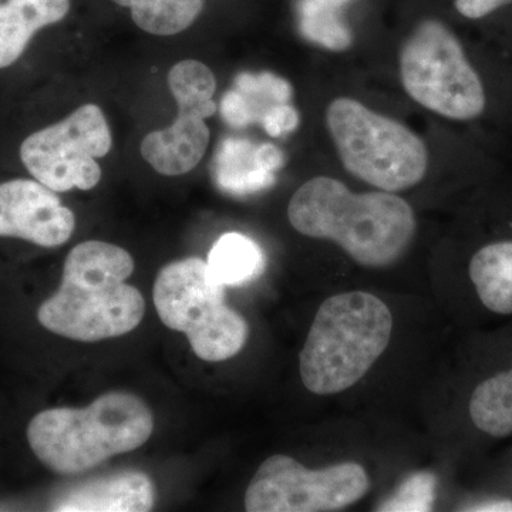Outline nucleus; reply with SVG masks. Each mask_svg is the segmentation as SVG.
<instances>
[{"instance_id":"nucleus-20","label":"nucleus","mask_w":512,"mask_h":512,"mask_svg":"<svg viewBox=\"0 0 512 512\" xmlns=\"http://www.w3.org/2000/svg\"><path fill=\"white\" fill-rule=\"evenodd\" d=\"M168 87L178 107L198 110L205 119L217 111V104L212 100L217 80L207 64L198 60H183L175 64L168 73Z\"/></svg>"},{"instance_id":"nucleus-23","label":"nucleus","mask_w":512,"mask_h":512,"mask_svg":"<svg viewBox=\"0 0 512 512\" xmlns=\"http://www.w3.org/2000/svg\"><path fill=\"white\" fill-rule=\"evenodd\" d=\"M261 124L268 136L282 137L298 128L299 114L289 103L278 104L266 111Z\"/></svg>"},{"instance_id":"nucleus-8","label":"nucleus","mask_w":512,"mask_h":512,"mask_svg":"<svg viewBox=\"0 0 512 512\" xmlns=\"http://www.w3.org/2000/svg\"><path fill=\"white\" fill-rule=\"evenodd\" d=\"M113 137L96 104H84L66 119L30 134L20 146L26 170L47 188L89 191L101 180L97 158L107 156Z\"/></svg>"},{"instance_id":"nucleus-21","label":"nucleus","mask_w":512,"mask_h":512,"mask_svg":"<svg viewBox=\"0 0 512 512\" xmlns=\"http://www.w3.org/2000/svg\"><path fill=\"white\" fill-rule=\"evenodd\" d=\"M235 90L244 97L252 123H261L266 111L278 104L289 103L293 94L289 82L268 72L238 74Z\"/></svg>"},{"instance_id":"nucleus-22","label":"nucleus","mask_w":512,"mask_h":512,"mask_svg":"<svg viewBox=\"0 0 512 512\" xmlns=\"http://www.w3.org/2000/svg\"><path fill=\"white\" fill-rule=\"evenodd\" d=\"M436 478L430 473H417L407 478L399 490L380 505L379 511H430L434 503Z\"/></svg>"},{"instance_id":"nucleus-26","label":"nucleus","mask_w":512,"mask_h":512,"mask_svg":"<svg viewBox=\"0 0 512 512\" xmlns=\"http://www.w3.org/2000/svg\"><path fill=\"white\" fill-rule=\"evenodd\" d=\"M256 158L265 170L275 173L285 163L284 153L274 144H262L256 147Z\"/></svg>"},{"instance_id":"nucleus-25","label":"nucleus","mask_w":512,"mask_h":512,"mask_svg":"<svg viewBox=\"0 0 512 512\" xmlns=\"http://www.w3.org/2000/svg\"><path fill=\"white\" fill-rule=\"evenodd\" d=\"M511 0H456V8L468 19H481Z\"/></svg>"},{"instance_id":"nucleus-12","label":"nucleus","mask_w":512,"mask_h":512,"mask_svg":"<svg viewBox=\"0 0 512 512\" xmlns=\"http://www.w3.org/2000/svg\"><path fill=\"white\" fill-rule=\"evenodd\" d=\"M156 503V488L140 471L110 474L70 488L53 510L67 512H146Z\"/></svg>"},{"instance_id":"nucleus-11","label":"nucleus","mask_w":512,"mask_h":512,"mask_svg":"<svg viewBox=\"0 0 512 512\" xmlns=\"http://www.w3.org/2000/svg\"><path fill=\"white\" fill-rule=\"evenodd\" d=\"M210 138V128L200 111L178 107V117L170 127L144 137L141 156L158 174H187L201 163Z\"/></svg>"},{"instance_id":"nucleus-7","label":"nucleus","mask_w":512,"mask_h":512,"mask_svg":"<svg viewBox=\"0 0 512 512\" xmlns=\"http://www.w3.org/2000/svg\"><path fill=\"white\" fill-rule=\"evenodd\" d=\"M400 74L407 94L424 109L458 121L483 114V83L443 23L427 20L417 26L400 53Z\"/></svg>"},{"instance_id":"nucleus-17","label":"nucleus","mask_w":512,"mask_h":512,"mask_svg":"<svg viewBox=\"0 0 512 512\" xmlns=\"http://www.w3.org/2000/svg\"><path fill=\"white\" fill-rule=\"evenodd\" d=\"M352 0H299L298 22L302 36L315 45L332 52L349 49L352 30L340 15L343 6Z\"/></svg>"},{"instance_id":"nucleus-28","label":"nucleus","mask_w":512,"mask_h":512,"mask_svg":"<svg viewBox=\"0 0 512 512\" xmlns=\"http://www.w3.org/2000/svg\"><path fill=\"white\" fill-rule=\"evenodd\" d=\"M114 3H117L119 6H123V8H133L134 5L138 2V0H113Z\"/></svg>"},{"instance_id":"nucleus-24","label":"nucleus","mask_w":512,"mask_h":512,"mask_svg":"<svg viewBox=\"0 0 512 512\" xmlns=\"http://www.w3.org/2000/svg\"><path fill=\"white\" fill-rule=\"evenodd\" d=\"M222 119L228 126L244 128L252 124L251 113H249L244 97L237 90L225 93L220 104Z\"/></svg>"},{"instance_id":"nucleus-10","label":"nucleus","mask_w":512,"mask_h":512,"mask_svg":"<svg viewBox=\"0 0 512 512\" xmlns=\"http://www.w3.org/2000/svg\"><path fill=\"white\" fill-rule=\"evenodd\" d=\"M74 228L73 211L46 185L25 178L0 184V237L56 248L72 238Z\"/></svg>"},{"instance_id":"nucleus-18","label":"nucleus","mask_w":512,"mask_h":512,"mask_svg":"<svg viewBox=\"0 0 512 512\" xmlns=\"http://www.w3.org/2000/svg\"><path fill=\"white\" fill-rule=\"evenodd\" d=\"M470 416L477 429L490 436L512 434V369L478 384L471 396Z\"/></svg>"},{"instance_id":"nucleus-5","label":"nucleus","mask_w":512,"mask_h":512,"mask_svg":"<svg viewBox=\"0 0 512 512\" xmlns=\"http://www.w3.org/2000/svg\"><path fill=\"white\" fill-rule=\"evenodd\" d=\"M326 121L342 164L359 180L397 192L409 190L426 175V144L399 121L348 97L330 103Z\"/></svg>"},{"instance_id":"nucleus-1","label":"nucleus","mask_w":512,"mask_h":512,"mask_svg":"<svg viewBox=\"0 0 512 512\" xmlns=\"http://www.w3.org/2000/svg\"><path fill=\"white\" fill-rule=\"evenodd\" d=\"M299 234L336 242L357 264L386 268L402 258L416 234L412 207L392 192L355 194L329 177L302 185L288 207Z\"/></svg>"},{"instance_id":"nucleus-9","label":"nucleus","mask_w":512,"mask_h":512,"mask_svg":"<svg viewBox=\"0 0 512 512\" xmlns=\"http://www.w3.org/2000/svg\"><path fill=\"white\" fill-rule=\"evenodd\" d=\"M365 468L356 463L309 470L282 454L266 458L245 493L249 512L345 510L369 491Z\"/></svg>"},{"instance_id":"nucleus-13","label":"nucleus","mask_w":512,"mask_h":512,"mask_svg":"<svg viewBox=\"0 0 512 512\" xmlns=\"http://www.w3.org/2000/svg\"><path fill=\"white\" fill-rule=\"evenodd\" d=\"M70 0H6L0 5V69L25 53L32 37L66 18Z\"/></svg>"},{"instance_id":"nucleus-19","label":"nucleus","mask_w":512,"mask_h":512,"mask_svg":"<svg viewBox=\"0 0 512 512\" xmlns=\"http://www.w3.org/2000/svg\"><path fill=\"white\" fill-rule=\"evenodd\" d=\"M202 8L204 0H138L131 18L150 35L173 36L190 28Z\"/></svg>"},{"instance_id":"nucleus-16","label":"nucleus","mask_w":512,"mask_h":512,"mask_svg":"<svg viewBox=\"0 0 512 512\" xmlns=\"http://www.w3.org/2000/svg\"><path fill=\"white\" fill-rule=\"evenodd\" d=\"M470 278L490 311L512 313V241L481 248L470 262Z\"/></svg>"},{"instance_id":"nucleus-27","label":"nucleus","mask_w":512,"mask_h":512,"mask_svg":"<svg viewBox=\"0 0 512 512\" xmlns=\"http://www.w3.org/2000/svg\"><path fill=\"white\" fill-rule=\"evenodd\" d=\"M468 511L478 512H512L511 501H491V503L478 504Z\"/></svg>"},{"instance_id":"nucleus-4","label":"nucleus","mask_w":512,"mask_h":512,"mask_svg":"<svg viewBox=\"0 0 512 512\" xmlns=\"http://www.w3.org/2000/svg\"><path fill=\"white\" fill-rule=\"evenodd\" d=\"M393 316L372 293H340L320 305L301 355L306 389L319 396L345 392L387 349Z\"/></svg>"},{"instance_id":"nucleus-2","label":"nucleus","mask_w":512,"mask_h":512,"mask_svg":"<svg viewBox=\"0 0 512 512\" xmlns=\"http://www.w3.org/2000/svg\"><path fill=\"white\" fill-rule=\"evenodd\" d=\"M133 272L126 249L103 241L76 245L64 261L62 284L37 311L40 325L79 342L133 332L146 313L141 292L126 284Z\"/></svg>"},{"instance_id":"nucleus-14","label":"nucleus","mask_w":512,"mask_h":512,"mask_svg":"<svg viewBox=\"0 0 512 512\" xmlns=\"http://www.w3.org/2000/svg\"><path fill=\"white\" fill-rule=\"evenodd\" d=\"M255 144L245 138H227L215 158V183L235 197L255 194L275 184V173L256 158Z\"/></svg>"},{"instance_id":"nucleus-6","label":"nucleus","mask_w":512,"mask_h":512,"mask_svg":"<svg viewBox=\"0 0 512 512\" xmlns=\"http://www.w3.org/2000/svg\"><path fill=\"white\" fill-rule=\"evenodd\" d=\"M225 289L208 275L207 262L201 258L165 265L154 284L161 322L185 333L192 352L205 362L231 359L247 343V320L225 305Z\"/></svg>"},{"instance_id":"nucleus-3","label":"nucleus","mask_w":512,"mask_h":512,"mask_svg":"<svg viewBox=\"0 0 512 512\" xmlns=\"http://www.w3.org/2000/svg\"><path fill=\"white\" fill-rule=\"evenodd\" d=\"M154 430L150 407L136 394L110 392L84 409L45 410L30 421L28 441L53 473L76 476L146 444Z\"/></svg>"},{"instance_id":"nucleus-15","label":"nucleus","mask_w":512,"mask_h":512,"mask_svg":"<svg viewBox=\"0 0 512 512\" xmlns=\"http://www.w3.org/2000/svg\"><path fill=\"white\" fill-rule=\"evenodd\" d=\"M264 271V251L254 239L239 232L222 235L207 259L208 275L225 288L254 282Z\"/></svg>"}]
</instances>
